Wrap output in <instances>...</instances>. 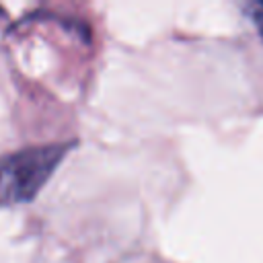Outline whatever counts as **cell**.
I'll list each match as a JSON object with an SVG mask.
<instances>
[{"mask_svg": "<svg viewBox=\"0 0 263 263\" xmlns=\"http://www.w3.org/2000/svg\"><path fill=\"white\" fill-rule=\"evenodd\" d=\"M72 142L0 154V205L31 201L70 152Z\"/></svg>", "mask_w": 263, "mask_h": 263, "instance_id": "1", "label": "cell"}, {"mask_svg": "<svg viewBox=\"0 0 263 263\" xmlns=\"http://www.w3.org/2000/svg\"><path fill=\"white\" fill-rule=\"evenodd\" d=\"M249 14H251V21L255 23L259 35L263 37V0H261V2H253V4L249 6Z\"/></svg>", "mask_w": 263, "mask_h": 263, "instance_id": "2", "label": "cell"}]
</instances>
